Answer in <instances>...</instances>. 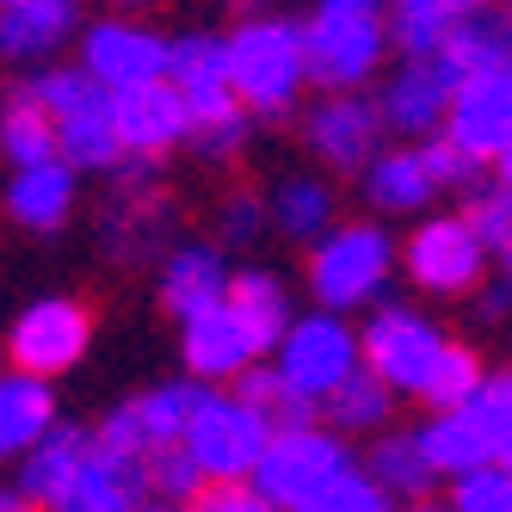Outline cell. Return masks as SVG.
Returning <instances> with one entry per match:
<instances>
[{
    "mask_svg": "<svg viewBox=\"0 0 512 512\" xmlns=\"http://www.w3.org/2000/svg\"><path fill=\"white\" fill-rule=\"evenodd\" d=\"M309 81V56H303V25L290 19H266L253 13L229 31V87L247 112L260 118H278L297 105Z\"/></svg>",
    "mask_w": 512,
    "mask_h": 512,
    "instance_id": "cell-1",
    "label": "cell"
},
{
    "mask_svg": "<svg viewBox=\"0 0 512 512\" xmlns=\"http://www.w3.org/2000/svg\"><path fill=\"white\" fill-rule=\"evenodd\" d=\"M389 50V19L377 0H321L315 19L303 25V56L309 81L327 93H352L377 75V62Z\"/></svg>",
    "mask_w": 512,
    "mask_h": 512,
    "instance_id": "cell-2",
    "label": "cell"
},
{
    "mask_svg": "<svg viewBox=\"0 0 512 512\" xmlns=\"http://www.w3.org/2000/svg\"><path fill=\"white\" fill-rule=\"evenodd\" d=\"M395 272V241L377 229V223H346V229H327L315 235V253H309V290L321 309H364L389 284Z\"/></svg>",
    "mask_w": 512,
    "mask_h": 512,
    "instance_id": "cell-3",
    "label": "cell"
},
{
    "mask_svg": "<svg viewBox=\"0 0 512 512\" xmlns=\"http://www.w3.org/2000/svg\"><path fill=\"white\" fill-rule=\"evenodd\" d=\"M346 463H352L346 438L315 426V420H303V426H272V438H266V451H260V463H253L247 482L266 500H278L284 512H297L315 488L334 482Z\"/></svg>",
    "mask_w": 512,
    "mask_h": 512,
    "instance_id": "cell-4",
    "label": "cell"
},
{
    "mask_svg": "<svg viewBox=\"0 0 512 512\" xmlns=\"http://www.w3.org/2000/svg\"><path fill=\"white\" fill-rule=\"evenodd\" d=\"M278 371H284V383H297L309 401H327L334 395L358 364H364V352H358V334L346 327V315L340 309H315V315H290V327L278 334Z\"/></svg>",
    "mask_w": 512,
    "mask_h": 512,
    "instance_id": "cell-5",
    "label": "cell"
},
{
    "mask_svg": "<svg viewBox=\"0 0 512 512\" xmlns=\"http://www.w3.org/2000/svg\"><path fill=\"white\" fill-rule=\"evenodd\" d=\"M266 438H272V420L241 395H204L192 426H186V445L204 463L210 482H241V475H253Z\"/></svg>",
    "mask_w": 512,
    "mask_h": 512,
    "instance_id": "cell-6",
    "label": "cell"
},
{
    "mask_svg": "<svg viewBox=\"0 0 512 512\" xmlns=\"http://www.w3.org/2000/svg\"><path fill=\"white\" fill-rule=\"evenodd\" d=\"M401 266L432 297H463V290H482L488 241L469 229V216H426L401 247Z\"/></svg>",
    "mask_w": 512,
    "mask_h": 512,
    "instance_id": "cell-7",
    "label": "cell"
},
{
    "mask_svg": "<svg viewBox=\"0 0 512 512\" xmlns=\"http://www.w3.org/2000/svg\"><path fill=\"white\" fill-rule=\"evenodd\" d=\"M358 352H364V364H371V371H377L389 389L420 395L426 371L438 364V352H445V334H438V327H432L420 309L389 303V309H377L371 327L358 334Z\"/></svg>",
    "mask_w": 512,
    "mask_h": 512,
    "instance_id": "cell-8",
    "label": "cell"
},
{
    "mask_svg": "<svg viewBox=\"0 0 512 512\" xmlns=\"http://www.w3.org/2000/svg\"><path fill=\"white\" fill-rule=\"evenodd\" d=\"M93 346V315L75 303V297H44V303H31L19 321H13V364L31 377H62V371H75L81 352Z\"/></svg>",
    "mask_w": 512,
    "mask_h": 512,
    "instance_id": "cell-9",
    "label": "cell"
},
{
    "mask_svg": "<svg viewBox=\"0 0 512 512\" xmlns=\"http://www.w3.org/2000/svg\"><path fill=\"white\" fill-rule=\"evenodd\" d=\"M445 136L463 142L475 161H494L512 142V68H482L463 75L445 112Z\"/></svg>",
    "mask_w": 512,
    "mask_h": 512,
    "instance_id": "cell-10",
    "label": "cell"
},
{
    "mask_svg": "<svg viewBox=\"0 0 512 512\" xmlns=\"http://www.w3.org/2000/svg\"><path fill=\"white\" fill-rule=\"evenodd\" d=\"M457 68L451 56H408L389 75L383 99H377V112L389 130H408V136H432V130H445V112H451V93H457Z\"/></svg>",
    "mask_w": 512,
    "mask_h": 512,
    "instance_id": "cell-11",
    "label": "cell"
},
{
    "mask_svg": "<svg viewBox=\"0 0 512 512\" xmlns=\"http://www.w3.org/2000/svg\"><path fill=\"white\" fill-rule=\"evenodd\" d=\"M112 124H118L124 155H167V149H179V142H186V130H192L186 93H179L167 75H161V81L118 87V93H112Z\"/></svg>",
    "mask_w": 512,
    "mask_h": 512,
    "instance_id": "cell-12",
    "label": "cell"
},
{
    "mask_svg": "<svg viewBox=\"0 0 512 512\" xmlns=\"http://www.w3.org/2000/svg\"><path fill=\"white\" fill-rule=\"evenodd\" d=\"M81 68L105 93L136 87V81H161L167 75V38H155L149 25H130V19H99L81 38Z\"/></svg>",
    "mask_w": 512,
    "mask_h": 512,
    "instance_id": "cell-13",
    "label": "cell"
},
{
    "mask_svg": "<svg viewBox=\"0 0 512 512\" xmlns=\"http://www.w3.org/2000/svg\"><path fill=\"white\" fill-rule=\"evenodd\" d=\"M149 500V469H142V451H118V445H87L75 482L62 488L56 512H136Z\"/></svg>",
    "mask_w": 512,
    "mask_h": 512,
    "instance_id": "cell-14",
    "label": "cell"
},
{
    "mask_svg": "<svg viewBox=\"0 0 512 512\" xmlns=\"http://www.w3.org/2000/svg\"><path fill=\"white\" fill-rule=\"evenodd\" d=\"M377 142H383V112L371 99H358V87L352 93H327L309 112V149L340 173H364L371 155H377Z\"/></svg>",
    "mask_w": 512,
    "mask_h": 512,
    "instance_id": "cell-15",
    "label": "cell"
},
{
    "mask_svg": "<svg viewBox=\"0 0 512 512\" xmlns=\"http://www.w3.org/2000/svg\"><path fill=\"white\" fill-rule=\"evenodd\" d=\"M260 358V346H253V334L241 327V315L223 303H210L198 315H186V364H192V377L204 383H229L235 371H247V364Z\"/></svg>",
    "mask_w": 512,
    "mask_h": 512,
    "instance_id": "cell-16",
    "label": "cell"
},
{
    "mask_svg": "<svg viewBox=\"0 0 512 512\" xmlns=\"http://www.w3.org/2000/svg\"><path fill=\"white\" fill-rule=\"evenodd\" d=\"M81 25L75 0H7L0 7V56L13 62H50Z\"/></svg>",
    "mask_w": 512,
    "mask_h": 512,
    "instance_id": "cell-17",
    "label": "cell"
},
{
    "mask_svg": "<svg viewBox=\"0 0 512 512\" xmlns=\"http://www.w3.org/2000/svg\"><path fill=\"white\" fill-rule=\"evenodd\" d=\"M7 210H13V223H25V229H62L68 210H75V167H68L62 155L13 167Z\"/></svg>",
    "mask_w": 512,
    "mask_h": 512,
    "instance_id": "cell-18",
    "label": "cell"
},
{
    "mask_svg": "<svg viewBox=\"0 0 512 512\" xmlns=\"http://www.w3.org/2000/svg\"><path fill=\"white\" fill-rule=\"evenodd\" d=\"M229 297V266H223V253H216L210 241H186V247H173L167 253V272H161V303L186 321L210 303H223Z\"/></svg>",
    "mask_w": 512,
    "mask_h": 512,
    "instance_id": "cell-19",
    "label": "cell"
},
{
    "mask_svg": "<svg viewBox=\"0 0 512 512\" xmlns=\"http://www.w3.org/2000/svg\"><path fill=\"white\" fill-rule=\"evenodd\" d=\"M50 426H56L50 377H31L13 364V371L0 377V457H25Z\"/></svg>",
    "mask_w": 512,
    "mask_h": 512,
    "instance_id": "cell-20",
    "label": "cell"
},
{
    "mask_svg": "<svg viewBox=\"0 0 512 512\" xmlns=\"http://www.w3.org/2000/svg\"><path fill=\"white\" fill-rule=\"evenodd\" d=\"M87 445H93V432L62 426V420H56V426L38 438V445L19 457V488L38 500V506H50V512H56V500H62V488H68V482H75V469H81Z\"/></svg>",
    "mask_w": 512,
    "mask_h": 512,
    "instance_id": "cell-21",
    "label": "cell"
},
{
    "mask_svg": "<svg viewBox=\"0 0 512 512\" xmlns=\"http://www.w3.org/2000/svg\"><path fill=\"white\" fill-rule=\"evenodd\" d=\"M364 192H371V204L377 210H395V216H414V210H426L438 192V179H432V167H426V155L420 149H395V155H371V167H364Z\"/></svg>",
    "mask_w": 512,
    "mask_h": 512,
    "instance_id": "cell-22",
    "label": "cell"
},
{
    "mask_svg": "<svg viewBox=\"0 0 512 512\" xmlns=\"http://www.w3.org/2000/svg\"><path fill=\"white\" fill-rule=\"evenodd\" d=\"M56 155L75 173H99V167L124 161V142H118V124H112V93L81 105V112H68V118H56Z\"/></svg>",
    "mask_w": 512,
    "mask_h": 512,
    "instance_id": "cell-23",
    "label": "cell"
},
{
    "mask_svg": "<svg viewBox=\"0 0 512 512\" xmlns=\"http://www.w3.org/2000/svg\"><path fill=\"white\" fill-rule=\"evenodd\" d=\"M420 445H426L438 475H457V469H475V463L494 457L482 420H475L469 408H432V420L420 426Z\"/></svg>",
    "mask_w": 512,
    "mask_h": 512,
    "instance_id": "cell-24",
    "label": "cell"
},
{
    "mask_svg": "<svg viewBox=\"0 0 512 512\" xmlns=\"http://www.w3.org/2000/svg\"><path fill=\"white\" fill-rule=\"evenodd\" d=\"M445 56L457 75H482V68H512V25L488 7H475L463 19H451L445 31Z\"/></svg>",
    "mask_w": 512,
    "mask_h": 512,
    "instance_id": "cell-25",
    "label": "cell"
},
{
    "mask_svg": "<svg viewBox=\"0 0 512 512\" xmlns=\"http://www.w3.org/2000/svg\"><path fill=\"white\" fill-rule=\"evenodd\" d=\"M229 309L241 315V327L253 334V346L272 352L278 334L290 327V303H284V284L272 272H229Z\"/></svg>",
    "mask_w": 512,
    "mask_h": 512,
    "instance_id": "cell-26",
    "label": "cell"
},
{
    "mask_svg": "<svg viewBox=\"0 0 512 512\" xmlns=\"http://www.w3.org/2000/svg\"><path fill=\"white\" fill-rule=\"evenodd\" d=\"M167 81L186 99L229 87V38H216V31H186V38H173L167 44Z\"/></svg>",
    "mask_w": 512,
    "mask_h": 512,
    "instance_id": "cell-27",
    "label": "cell"
},
{
    "mask_svg": "<svg viewBox=\"0 0 512 512\" xmlns=\"http://www.w3.org/2000/svg\"><path fill=\"white\" fill-rule=\"evenodd\" d=\"M371 475L395 494V500H420V494H432L445 475L432 469V457H426V445H420V432H389L383 445L371 451Z\"/></svg>",
    "mask_w": 512,
    "mask_h": 512,
    "instance_id": "cell-28",
    "label": "cell"
},
{
    "mask_svg": "<svg viewBox=\"0 0 512 512\" xmlns=\"http://www.w3.org/2000/svg\"><path fill=\"white\" fill-rule=\"evenodd\" d=\"M229 383H235V395L253 401V408H260L272 426H303V420H315V408H321V401H309L297 383H284L278 364H260V358H253L247 371H235Z\"/></svg>",
    "mask_w": 512,
    "mask_h": 512,
    "instance_id": "cell-29",
    "label": "cell"
},
{
    "mask_svg": "<svg viewBox=\"0 0 512 512\" xmlns=\"http://www.w3.org/2000/svg\"><path fill=\"white\" fill-rule=\"evenodd\" d=\"M321 408H327V420H334L340 432H377L395 414V389L371 371V364H358V371L321 401Z\"/></svg>",
    "mask_w": 512,
    "mask_h": 512,
    "instance_id": "cell-30",
    "label": "cell"
},
{
    "mask_svg": "<svg viewBox=\"0 0 512 512\" xmlns=\"http://www.w3.org/2000/svg\"><path fill=\"white\" fill-rule=\"evenodd\" d=\"M204 395H210L204 377H192V383H161L149 395H136L142 438H149V445H173V438H186V426H192V414H198Z\"/></svg>",
    "mask_w": 512,
    "mask_h": 512,
    "instance_id": "cell-31",
    "label": "cell"
},
{
    "mask_svg": "<svg viewBox=\"0 0 512 512\" xmlns=\"http://www.w3.org/2000/svg\"><path fill=\"white\" fill-rule=\"evenodd\" d=\"M0 155H7L13 167L50 161V155H56V118H50L31 93H19L7 112H0Z\"/></svg>",
    "mask_w": 512,
    "mask_h": 512,
    "instance_id": "cell-32",
    "label": "cell"
},
{
    "mask_svg": "<svg viewBox=\"0 0 512 512\" xmlns=\"http://www.w3.org/2000/svg\"><path fill=\"white\" fill-rule=\"evenodd\" d=\"M272 216H278V229H284V235L315 241V235L334 229V192H327L321 179H284Z\"/></svg>",
    "mask_w": 512,
    "mask_h": 512,
    "instance_id": "cell-33",
    "label": "cell"
},
{
    "mask_svg": "<svg viewBox=\"0 0 512 512\" xmlns=\"http://www.w3.org/2000/svg\"><path fill=\"white\" fill-rule=\"evenodd\" d=\"M482 358H475L469 346H457V340H445V352H438V364L426 371V383H420V401L426 408H463V401L482 389Z\"/></svg>",
    "mask_w": 512,
    "mask_h": 512,
    "instance_id": "cell-34",
    "label": "cell"
},
{
    "mask_svg": "<svg viewBox=\"0 0 512 512\" xmlns=\"http://www.w3.org/2000/svg\"><path fill=\"white\" fill-rule=\"evenodd\" d=\"M142 469H149V494H161V500H198V488L210 482L186 438H173V445H149V451H142Z\"/></svg>",
    "mask_w": 512,
    "mask_h": 512,
    "instance_id": "cell-35",
    "label": "cell"
},
{
    "mask_svg": "<svg viewBox=\"0 0 512 512\" xmlns=\"http://www.w3.org/2000/svg\"><path fill=\"white\" fill-rule=\"evenodd\" d=\"M389 500H395V494L377 482L371 469H352V463H346V469L334 475V482L315 488L297 512H389Z\"/></svg>",
    "mask_w": 512,
    "mask_h": 512,
    "instance_id": "cell-36",
    "label": "cell"
},
{
    "mask_svg": "<svg viewBox=\"0 0 512 512\" xmlns=\"http://www.w3.org/2000/svg\"><path fill=\"white\" fill-rule=\"evenodd\" d=\"M451 512H512V469L500 457L451 475Z\"/></svg>",
    "mask_w": 512,
    "mask_h": 512,
    "instance_id": "cell-37",
    "label": "cell"
},
{
    "mask_svg": "<svg viewBox=\"0 0 512 512\" xmlns=\"http://www.w3.org/2000/svg\"><path fill=\"white\" fill-rule=\"evenodd\" d=\"M31 99H38L50 118H68V112H81V105L105 99V87L87 75V68H44V75L31 81Z\"/></svg>",
    "mask_w": 512,
    "mask_h": 512,
    "instance_id": "cell-38",
    "label": "cell"
},
{
    "mask_svg": "<svg viewBox=\"0 0 512 512\" xmlns=\"http://www.w3.org/2000/svg\"><path fill=\"white\" fill-rule=\"evenodd\" d=\"M463 408L482 420V432H488V445H494V457L512 445V371H494V377H482V389H475Z\"/></svg>",
    "mask_w": 512,
    "mask_h": 512,
    "instance_id": "cell-39",
    "label": "cell"
},
{
    "mask_svg": "<svg viewBox=\"0 0 512 512\" xmlns=\"http://www.w3.org/2000/svg\"><path fill=\"white\" fill-rule=\"evenodd\" d=\"M186 142L204 155V161H235L241 155V142H247V105H229V112H210V118H198L192 130H186Z\"/></svg>",
    "mask_w": 512,
    "mask_h": 512,
    "instance_id": "cell-40",
    "label": "cell"
},
{
    "mask_svg": "<svg viewBox=\"0 0 512 512\" xmlns=\"http://www.w3.org/2000/svg\"><path fill=\"white\" fill-rule=\"evenodd\" d=\"M420 155H426L432 179H438L445 192H475V179H482V167H488V161H475L463 142H451L445 130H432V136L420 142Z\"/></svg>",
    "mask_w": 512,
    "mask_h": 512,
    "instance_id": "cell-41",
    "label": "cell"
},
{
    "mask_svg": "<svg viewBox=\"0 0 512 512\" xmlns=\"http://www.w3.org/2000/svg\"><path fill=\"white\" fill-rule=\"evenodd\" d=\"M445 31H451L445 13H432V7H395L389 38H395L401 56H445Z\"/></svg>",
    "mask_w": 512,
    "mask_h": 512,
    "instance_id": "cell-42",
    "label": "cell"
},
{
    "mask_svg": "<svg viewBox=\"0 0 512 512\" xmlns=\"http://www.w3.org/2000/svg\"><path fill=\"white\" fill-rule=\"evenodd\" d=\"M469 229L488 241V253H500L506 241H512V192L506 186H494V192H469Z\"/></svg>",
    "mask_w": 512,
    "mask_h": 512,
    "instance_id": "cell-43",
    "label": "cell"
},
{
    "mask_svg": "<svg viewBox=\"0 0 512 512\" xmlns=\"http://www.w3.org/2000/svg\"><path fill=\"white\" fill-rule=\"evenodd\" d=\"M192 512H284V506L266 500V494L241 475V482H204L198 500H192Z\"/></svg>",
    "mask_w": 512,
    "mask_h": 512,
    "instance_id": "cell-44",
    "label": "cell"
},
{
    "mask_svg": "<svg viewBox=\"0 0 512 512\" xmlns=\"http://www.w3.org/2000/svg\"><path fill=\"white\" fill-rule=\"evenodd\" d=\"M266 229V204L253 198V192H235L229 204H223V241H235V247H247L253 235Z\"/></svg>",
    "mask_w": 512,
    "mask_h": 512,
    "instance_id": "cell-45",
    "label": "cell"
},
{
    "mask_svg": "<svg viewBox=\"0 0 512 512\" xmlns=\"http://www.w3.org/2000/svg\"><path fill=\"white\" fill-rule=\"evenodd\" d=\"M99 445H118V451H149V438H142V420H136V401H118L112 414L99 420Z\"/></svg>",
    "mask_w": 512,
    "mask_h": 512,
    "instance_id": "cell-46",
    "label": "cell"
},
{
    "mask_svg": "<svg viewBox=\"0 0 512 512\" xmlns=\"http://www.w3.org/2000/svg\"><path fill=\"white\" fill-rule=\"evenodd\" d=\"M475 309H482V321H500V315H512V278L488 284V290H482V303H475Z\"/></svg>",
    "mask_w": 512,
    "mask_h": 512,
    "instance_id": "cell-47",
    "label": "cell"
},
{
    "mask_svg": "<svg viewBox=\"0 0 512 512\" xmlns=\"http://www.w3.org/2000/svg\"><path fill=\"white\" fill-rule=\"evenodd\" d=\"M395 7H432V13H445V19H463L475 7H488V0H395Z\"/></svg>",
    "mask_w": 512,
    "mask_h": 512,
    "instance_id": "cell-48",
    "label": "cell"
},
{
    "mask_svg": "<svg viewBox=\"0 0 512 512\" xmlns=\"http://www.w3.org/2000/svg\"><path fill=\"white\" fill-rule=\"evenodd\" d=\"M0 512H38V500H31L25 488H0Z\"/></svg>",
    "mask_w": 512,
    "mask_h": 512,
    "instance_id": "cell-49",
    "label": "cell"
},
{
    "mask_svg": "<svg viewBox=\"0 0 512 512\" xmlns=\"http://www.w3.org/2000/svg\"><path fill=\"white\" fill-rule=\"evenodd\" d=\"M494 186H506V192H512V142L494 155Z\"/></svg>",
    "mask_w": 512,
    "mask_h": 512,
    "instance_id": "cell-50",
    "label": "cell"
},
{
    "mask_svg": "<svg viewBox=\"0 0 512 512\" xmlns=\"http://www.w3.org/2000/svg\"><path fill=\"white\" fill-rule=\"evenodd\" d=\"M136 512H192V500H161V494H155V500H142Z\"/></svg>",
    "mask_w": 512,
    "mask_h": 512,
    "instance_id": "cell-51",
    "label": "cell"
},
{
    "mask_svg": "<svg viewBox=\"0 0 512 512\" xmlns=\"http://www.w3.org/2000/svg\"><path fill=\"white\" fill-rule=\"evenodd\" d=\"M401 512H451V506H432V500H426V494H420V500H414V506H401Z\"/></svg>",
    "mask_w": 512,
    "mask_h": 512,
    "instance_id": "cell-52",
    "label": "cell"
},
{
    "mask_svg": "<svg viewBox=\"0 0 512 512\" xmlns=\"http://www.w3.org/2000/svg\"><path fill=\"white\" fill-rule=\"evenodd\" d=\"M494 260H500V272H506V278H512V241H506V247H500V253H494Z\"/></svg>",
    "mask_w": 512,
    "mask_h": 512,
    "instance_id": "cell-53",
    "label": "cell"
},
{
    "mask_svg": "<svg viewBox=\"0 0 512 512\" xmlns=\"http://www.w3.org/2000/svg\"><path fill=\"white\" fill-rule=\"evenodd\" d=\"M500 463H506V469H512V445H506V451H500Z\"/></svg>",
    "mask_w": 512,
    "mask_h": 512,
    "instance_id": "cell-54",
    "label": "cell"
},
{
    "mask_svg": "<svg viewBox=\"0 0 512 512\" xmlns=\"http://www.w3.org/2000/svg\"><path fill=\"white\" fill-rule=\"evenodd\" d=\"M124 7H149V0H124Z\"/></svg>",
    "mask_w": 512,
    "mask_h": 512,
    "instance_id": "cell-55",
    "label": "cell"
},
{
    "mask_svg": "<svg viewBox=\"0 0 512 512\" xmlns=\"http://www.w3.org/2000/svg\"><path fill=\"white\" fill-rule=\"evenodd\" d=\"M0 7H7V0H0Z\"/></svg>",
    "mask_w": 512,
    "mask_h": 512,
    "instance_id": "cell-56",
    "label": "cell"
},
{
    "mask_svg": "<svg viewBox=\"0 0 512 512\" xmlns=\"http://www.w3.org/2000/svg\"><path fill=\"white\" fill-rule=\"evenodd\" d=\"M506 7H512V0H506Z\"/></svg>",
    "mask_w": 512,
    "mask_h": 512,
    "instance_id": "cell-57",
    "label": "cell"
}]
</instances>
